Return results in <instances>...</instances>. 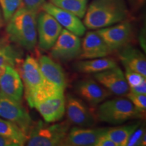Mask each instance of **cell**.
Instances as JSON below:
<instances>
[{"label": "cell", "instance_id": "obj_1", "mask_svg": "<svg viewBox=\"0 0 146 146\" xmlns=\"http://www.w3.org/2000/svg\"><path fill=\"white\" fill-rule=\"evenodd\" d=\"M129 16L125 0H92L87 6L83 24L87 29L98 30L129 20Z\"/></svg>", "mask_w": 146, "mask_h": 146}, {"label": "cell", "instance_id": "obj_2", "mask_svg": "<svg viewBox=\"0 0 146 146\" xmlns=\"http://www.w3.org/2000/svg\"><path fill=\"white\" fill-rule=\"evenodd\" d=\"M37 12L24 5L16 11L7 22L6 31L9 39L25 50L32 51L37 43Z\"/></svg>", "mask_w": 146, "mask_h": 146}, {"label": "cell", "instance_id": "obj_3", "mask_svg": "<svg viewBox=\"0 0 146 146\" xmlns=\"http://www.w3.org/2000/svg\"><path fill=\"white\" fill-rule=\"evenodd\" d=\"M96 114L98 120L118 125L128 120L143 118L145 114L139 111L128 98H118L102 102Z\"/></svg>", "mask_w": 146, "mask_h": 146}, {"label": "cell", "instance_id": "obj_4", "mask_svg": "<svg viewBox=\"0 0 146 146\" xmlns=\"http://www.w3.org/2000/svg\"><path fill=\"white\" fill-rule=\"evenodd\" d=\"M68 121L50 124L39 120L33 123L29 131L26 145L29 146L62 145L69 129Z\"/></svg>", "mask_w": 146, "mask_h": 146}, {"label": "cell", "instance_id": "obj_5", "mask_svg": "<svg viewBox=\"0 0 146 146\" xmlns=\"http://www.w3.org/2000/svg\"><path fill=\"white\" fill-rule=\"evenodd\" d=\"M19 74L23 81L25 98L29 105L31 106L34 95L43 86L45 79L42 74L39 62L35 58L28 55L22 60Z\"/></svg>", "mask_w": 146, "mask_h": 146}, {"label": "cell", "instance_id": "obj_6", "mask_svg": "<svg viewBox=\"0 0 146 146\" xmlns=\"http://www.w3.org/2000/svg\"><path fill=\"white\" fill-rule=\"evenodd\" d=\"M50 50L53 59L66 62L78 58L81 52V41L78 36L62 29Z\"/></svg>", "mask_w": 146, "mask_h": 146}, {"label": "cell", "instance_id": "obj_7", "mask_svg": "<svg viewBox=\"0 0 146 146\" xmlns=\"http://www.w3.org/2000/svg\"><path fill=\"white\" fill-rule=\"evenodd\" d=\"M96 31L112 52L119 50L129 45L134 36L133 24L129 20L98 29Z\"/></svg>", "mask_w": 146, "mask_h": 146}, {"label": "cell", "instance_id": "obj_8", "mask_svg": "<svg viewBox=\"0 0 146 146\" xmlns=\"http://www.w3.org/2000/svg\"><path fill=\"white\" fill-rule=\"evenodd\" d=\"M0 117L12 122L20 127L27 136L33 122L21 102L0 94Z\"/></svg>", "mask_w": 146, "mask_h": 146}, {"label": "cell", "instance_id": "obj_9", "mask_svg": "<svg viewBox=\"0 0 146 146\" xmlns=\"http://www.w3.org/2000/svg\"><path fill=\"white\" fill-rule=\"evenodd\" d=\"M36 16V31L40 49L48 51L52 48L62 30V27L52 15L45 11L38 12Z\"/></svg>", "mask_w": 146, "mask_h": 146}, {"label": "cell", "instance_id": "obj_10", "mask_svg": "<svg viewBox=\"0 0 146 146\" xmlns=\"http://www.w3.org/2000/svg\"><path fill=\"white\" fill-rule=\"evenodd\" d=\"M66 112L69 123L79 127H92L98 120L86 104L72 95H68L66 99Z\"/></svg>", "mask_w": 146, "mask_h": 146}, {"label": "cell", "instance_id": "obj_11", "mask_svg": "<svg viewBox=\"0 0 146 146\" xmlns=\"http://www.w3.org/2000/svg\"><path fill=\"white\" fill-rule=\"evenodd\" d=\"M33 108L36 109L46 123H56L64 116L66 98L64 94L43 97L34 102Z\"/></svg>", "mask_w": 146, "mask_h": 146}, {"label": "cell", "instance_id": "obj_12", "mask_svg": "<svg viewBox=\"0 0 146 146\" xmlns=\"http://www.w3.org/2000/svg\"><path fill=\"white\" fill-rule=\"evenodd\" d=\"M94 78L111 94L123 96L129 91V86L125 74L117 66L102 72L95 73Z\"/></svg>", "mask_w": 146, "mask_h": 146}, {"label": "cell", "instance_id": "obj_13", "mask_svg": "<svg viewBox=\"0 0 146 146\" xmlns=\"http://www.w3.org/2000/svg\"><path fill=\"white\" fill-rule=\"evenodd\" d=\"M23 92V81L14 67H0V94L21 102Z\"/></svg>", "mask_w": 146, "mask_h": 146}, {"label": "cell", "instance_id": "obj_14", "mask_svg": "<svg viewBox=\"0 0 146 146\" xmlns=\"http://www.w3.org/2000/svg\"><path fill=\"white\" fill-rule=\"evenodd\" d=\"M74 91L80 98L92 106H95L110 96L111 94L96 80L85 78L74 84Z\"/></svg>", "mask_w": 146, "mask_h": 146}, {"label": "cell", "instance_id": "obj_15", "mask_svg": "<svg viewBox=\"0 0 146 146\" xmlns=\"http://www.w3.org/2000/svg\"><path fill=\"white\" fill-rule=\"evenodd\" d=\"M41 10L52 15L62 27L78 36H83L86 27L81 18L70 12L58 8L50 2H45L42 5Z\"/></svg>", "mask_w": 146, "mask_h": 146}, {"label": "cell", "instance_id": "obj_16", "mask_svg": "<svg viewBox=\"0 0 146 146\" xmlns=\"http://www.w3.org/2000/svg\"><path fill=\"white\" fill-rule=\"evenodd\" d=\"M108 130V128L72 127L69 129L62 145L95 146L98 139Z\"/></svg>", "mask_w": 146, "mask_h": 146}, {"label": "cell", "instance_id": "obj_17", "mask_svg": "<svg viewBox=\"0 0 146 146\" xmlns=\"http://www.w3.org/2000/svg\"><path fill=\"white\" fill-rule=\"evenodd\" d=\"M113 52L96 31H89L81 43V52L78 58L94 59L107 57Z\"/></svg>", "mask_w": 146, "mask_h": 146}, {"label": "cell", "instance_id": "obj_18", "mask_svg": "<svg viewBox=\"0 0 146 146\" xmlns=\"http://www.w3.org/2000/svg\"><path fill=\"white\" fill-rule=\"evenodd\" d=\"M38 62L45 83L64 91L67 86V80L61 66L45 55L40 56Z\"/></svg>", "mask_w": 146, "mask_h": 146}, {"label": "cell", "instance_id": "obj_19", "mask_svg": "<svg viewBox=\"0 0 146 146\" xmlns=\"http://www.w3.org/2000/svg\"><path fill=\"white\" fill-rule=\"evenodd\" d=\"M118 51V58L125 68L146 77V58L143 52L129 45Z\"/></svg>", "mask_w": 146, "mask_h": 146}, {"label": "cell", "instance_id": "obj_20", "mask_svg": "<svg viewBox=\"0 0 146 146\" xmlns=\"http://www.w3.org/2000/svg\"><path fill=\"white\" fill-rule=\"evenodd\" d=\"M116 61L111 58H99L78 61L72 66L76 72L95 74L116 66Z\"/></svg>", "mask_w": 146, "mask_h": 146}, {"label": "cell", "instance_id": "obj_21", "mask_svg": "<svg viewBox=\"0 0 146 146\" xmlns=\"http://www.w3.org/2000/svg\"><path fill=\"white\" fill-rule=\"evenodd\" d=\"M140 124L135 123L120 127L110 128L106 135L116 146H127V143L131 134L139 127Z\"/></svg>", "mask_w": 146, "mask_h": 146}, {"label": "cell", "instance_id": "obj_22", "mask_svg": "<svg viewBox=\"0 0 146 146\" xmlns=\"http://www.w3.org/2000/svg\"><path fill=\"white\" fill-rule=\"evenodd\" d=\"M0 135L10 138L18 144V146L26 143L27 136L15 124L0 117Z\"/></svg>", "mask_w": 146, "mask_h": 146}, {"label": "cell", "instance_id": "obj_23", "mask_svg": "<svg viewBox=\"0 0 146 146\" xmlns=\"http://www.w3.org/2000/svg\"><path fill=\"white\" fill-rule=\"evenodd\" d=\"M50 2L82 19L86 13L88 0H50Z\"/></svg>", "mask_w": 146, "mask_h": 146}, {"label": "cell", "instance_id": "obj_24", "mask_svg": "<svg viewBox=\"0 0 146 146\" xmlns=\"http://www.w3.org/2000/svg\"><path fill=\"white\" fill-rule=\"evenodd\" d=\"M21 60V52L15 47L5 43L0 47V67L5 66L15 67Z\"/></svg>", "mask_w": 146, "mask_h": 146}, {"label": "cell", "instance_id": "obj_25", "mask_svg": "<svg viewBox=\"0 0 146 146\" xmlns=\"http://www.w3.org/2000/svg\"><path fill=\"white\" fill-rule=\"evenodd\" d=\"M23 5V0H0L3 19L7 23L14 14Z\"/></svg>", "mask_w": 146, "mask_h": 146}, {"label": "cell", "instance_id": "obj_26", "mask_svg": "<svg viewBox=\"0 0 146 146\" xmlns=\"http://www.w3.org/2000/svg\"><path fill=\"white\" fill-rule=\"evenodd\" d=\"M145 131L143 127H139L133 132L129 139L127 146H143L145 145Z\"/></svg>", "mask_w": 146, "mask_h": 146}, {"label": "cell", "instance_id": "obj_27", "mask_svg": "<svg viewBox=\"0 0 146 146\" xmlns=\"http://www.w3.org/2000/svg\"><path fill=\"white\" fill-rule=\"evenodd\" d=\"M127 98L132 102L134 106L142 113H145L146 96L145 94H137L129 91L127 94Z\"/></svg>", "mask_w": 146, "mask_h": 146}, {"label": "cell", "instance_id": "obj_28", "mask_svg": "<svg viewBox=\"0 0 146 146\" xmlns=\"http://www.w3.org/2000/svg\"><path fill=\"white\" fill-rule=\"evenodd\" d=\"M125 68V76L129 87L137 86L138 85L141 84L142 82L145 81L146 77L141 75L139 73L135 72V71L132 70H130V69L128 68Z\"/></svg>", "mask_w": 146, "mask_h": 146}, {"label": "cell", "instance_id": "obj_29", "mask_svg": "<svg viewBox=\"0 0 146 146\" xmlns=\"http://www.w3.org/2000/svg\"><path fill=\"white\" fill-rule=\"evenodd\" d=\"M46 1L47 0H23L24 6L29 10L34 11L37 13Z\"/></svg>", "mask_w": 146, "mask_h": 146}, {"label": "cell", "instance_id": "obj_30", "mask_svg": "<svg viewBox=\"0 0 146 146\" xmlns=\"http://www.w3.org/2000/svg\"><path fill=\"white\" fill-rule=\"evenodd\" d=\"M131 12H137L143 8L146 0H127Z\"/></svg>", "mask_w": 146, "mask_h": 146}, {"label": "cell", "instance_id": "obj_31", "mask_svg": "<svg viewBox=\"0 0 146 146\" xmlns=\"http://www.w3.org/2000/svg\"><path fill=\"white\" fill-rule=\"evenodd\" d=\"M95 146H116V145L107 136L106 133L98 139Z\"/></svg>", "mask_w": 146, "mask_h": 146}, {"label": "cell", "instance_id": "obj_32", "mask_svg": "<svg viewBox=\"0 0 146 146\" xmlns=\"http://www.w3.org/2000/svg\"><path fill=\"white\" fill-rule=\"evenodd\" d=\"M129 91L137 94H146V80L137 86L129 87Z\"/></svg>", "mask_w": 146, "mask_h": 146}, {"label": "cell", "instance_id": "obj_33", "mask_svg": "<svg viewBox=\"0 0 146 146\" xmlns=\"http://www.w3.org/2000/svg\"><path fill=\"white\" fill-rule=\"evenodd\" d=\"M0 146H18L15 141L10 138L0 135Z\"/></svg>", "mask_w": 146, "mask_h": 146}, {"label": "cell", "instance_id": "obj_34", "mask_svg": "<svg viewBox=\"0 0 146 146\" xmlns=\"http://www.w3.org/2000/svg\"><path fill=\"white\" fill-rule=\"evenodd\" d=\"M139 41L144 52H145V29H141L139 36Z\"/></svg>", "mask_w": 146, "mask_h": 146}, {"label": "cell", "instance_id": "obj_35", "mask_svg": "<svg viewBox=\"0 0 146 146\" xmlns=\"http://www.w3.org/2000/svg\"><path fill=\"white\" fill-rule=\"evenodd\" d=\"M3 24H4V19H3L2 12H1V8H0V29L3 26Z\"/></svg>", "mask_w": 146, "mask_h": 146}, {"label": "cell", "instance_id": "obj_36", "mask_svg": "<svg viewBox=\"0 0 146 146\" xmlns=\"http://www.w3.org/2000/svg\"><path fill=\"white\" fill-rule=\"evenodd\" d=\"M5 43H6V42H5L4 39L0 36V47H1V46H3V45H5Z\"/></svg>", "mask_w": 146, "mask_h": 146}]
</instances>
